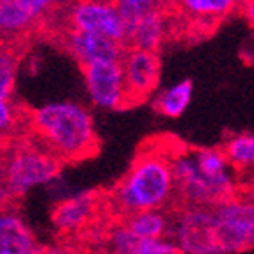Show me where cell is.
Masks as SVG:
<instances>
[{"instance_id":"12","label":"cell","mask_w":254,"mask_h":254,"mask_svg":"<svg viewBox=\"0 0 254 254\" xmlns=\"http://www.w3.org/2000/svg\"><path fill=\"white\" fill-rule=\"evenodd\" d=\"M96 208V194L94 192H82V194L66 197L52 213L54 228L59 233H73L84 228L91 220Z\"/></svg>"},{"instance_id":"15","label":"cell","mask_w":254,"mask_h":254,"mask_svg":"<svg viewBox=\"0 0 254 254\" xmlns=\"http://www.w3.org/2000/svg\"><path fill=\"white\" fill-rule=\"evenodd\" d=\"M167 34V16L164 5L153 9L135 25L128 34V48H137L144 52H155L162 47Z\"/></svg>"},{"instance_id":"16","label":"cell","mask_w":254,"mask_h":254,"mask_svg":"<svg viewBox=\"0 0 254 254\" xmlns=\"http://www.w3.org/2000/svg\"><path fill=\"white\" fill-rule=\"evenodd\" d=\"M192 93H194V85H192V80L187 78L162 91L155 98L153 105L158 114L165 118H180L190 105Z\"/></svg>"},{"instance_id":"25","label":"cell","mask_w":254,"mask_h":254,"mask_svg":"<svg viewBox=\"0 0 254 254\" xmlns=\"http://www.w3.org/2000/svg\"><path fill=\"white\" fill-rule=\"evenodd\" d=\"M249 194H251V201H254V171L251 173V180L249 182Z\"/></svg>"},{"instance_id":"10","label":"cell","mask_w":254,"mask_h":254,"mask_svg":"<svg viewBox=\"0 0 254 254\" xmlns=\"http://www.w3.org/2000/svg\"><path fill=\"white\" fill-rule=\"evenodd\" d=\"M66 50L76 59L82 68L105 63H121L127 54V45L109 39L105 36L69 29L64 38Z\"/></svg>"},{"instance_id":"23","label":"cell","mask_w":254,"mask_h":254,"mask_svg":"<svg viewBox=\"0 0 254 254\" xmlns=\"http://www.w3.org/2000/svg\"><path fill=\"white\" fill-rule=\"evenodd\" d=\"M240 11H242V14H244V18L247 20V23H249V27L254 30V0L240 4Z\"/></svg>"},{"instance_id":"7","label":"cell","mask_w":254,"mask_h":254,"mask_svg":"<svg viewBox=\"0 0 254 254\" xmlns=\"http://www.w3.org/2000/svg\"><path fill=\"white\" fill-rule=\"evenodd\" d=\"M68 18L73 30L105 36L128 47L127 27L116 7V2H76L69 7Z\"/></svg>"},{"instance_id":"17","label":"cell","mask_w":254,"mask_h":254,"mask_svg":"<svg viewBox=\"0 0 254 254\" xmlns=\"http://www.w3.org/2000/svg\"><path fill=\"white\" fill-rule=\"evenodd\" d=\"M125 224L133 235L140 238H151V240L165 238V235H169L173 229V226L169 224V219L160 210L135 213V215L128 217Z\"/></svg>"},{"instance_id":"2","label":"cell","mask_w":254,"mask_h":254,"mask_svg":"<svg viewBox=\"0 0 254 254\" xmlns=\"http://www.w3.org/2000/svg\"><path fill=\"white\" fill-rule=\"evenodd\" d=\"M176 192L173 162L165 153L140 151L112 192V203L127 217L160 210Z\"/></svg>"},{"instance_id":"9","label":"cell","mask_w":254,"mask_h":254,"mask_svg":"<svg viewBox=\"0 0 254 254\" xmlns=\"http://www.w3.org/2000/svg\"><path fill=\"white\" fill-rule=\"evenodd\" d=\"M127 84L128 105H137L157 89L160 80V59L155 52L128 48L121 61Z\"/></svg>"},{"instance_id":"11","label":"cell","mask_w":254,"mask_h":254,"mask_svg":"<svg viewBox=\"0 0 254 254\" xmlns=\"http://www.w3.org/2000/svg\"><path fill=\"white\" fill-rule=\"evenodd\" d=\"M54 7L50 0H2L0 29L7 36H16L38 23Z\"/></svg>"},{"instance_id":"19","label":"cell","mask_w":254,"mask_h":254,"mask_svg":"<svg viewBox=\"0 0 254 254\" xmlns=\"http://www.w3.org/2000/svg\"><path fill=\"white\" fill-rule=\"evenodd\" d=\"M178 5L190 18L204 21H215L219 18H224L238 7L235 0H183Z\"/></svg>"},{"instance_id":"18","label":"cell","mask_w":254,"mask_h":254,"mask_svg":"<svg viewBox=\"0 0 254 254\" xmlns=\"http://www.w3.org/2000/svg\"><path fill=\"white\" fill-rule=\"evenodd\" d=\"M224 155L235 171H254V133H238L226 140Z\"/></svg>"},{"instance_id":"6","label":"cell","mask_w":254,"mask_h":254,"mask_svg":"<svg viewBox=\"0 0 254 254\" xmlns=\"http://www.w3.org/2000/svg\"><path fill=\"white\" fill-rule=\"evenodd\" d=\"M171 235L182 254H222L215 235L213 206L183 208Z\"/></svg>"},{"instance_id":"3","label":"cell","mask_w":254,"mask_h":254,"mask_svg":"<svg viewBox=\"0 0 254 254\" xmlns=\"http://www.w3.org/2000/svg\"><path fill=\"white\" fill-rule=\"evenodd\" d=\"M61 164L41 144L14 146L2 169V197L20 199L36 187L50 183L59 176Z\"/></svg>"},{"instance_id":"21","label":"cell","mask_w":254,"mask_h":254,"mask_svg":"<svg viewBox=\"0 0 254 254\" xmlns=\"http://www.w3.org/2000/svg\"><path fill=\"white\" fill-rule=\"evenodd\" d=\"M16 78V59L13 52L2 50L0 54V102H9Z\"/></svg>"},{"instance_id":"13","label":"cell","mask_w":254,"mask_h":254,"mask_svg":"<svg viewBox=\"0 0 254 254\" xmlns=\"http://www.w3.org/2000/svg\"><path fill=\"white\" fill-rule=\"evenodd\" d=\"M109 254H182L169 238H140L128 226H116L109 235Z\"/></svg>"},{"instance_id":"24","label":"cell","mask_w":254,"mask_h":254,"mask_svg":"<svg viewBox=\"0 0 254 254\" xmlns=\"http://www.w3.org/2000/svg\"><path fill=\"white\" fill-rule=\"evenodd\" d=\"M38 254H71L68 249H63V247H41Z\"/></svg>"},{"instance_id":"22","label":"cell","mask_w":254,"mask_h":254,"mask_svg":"<svg viewBox=\"0 0 254 254\" xmlns=\"http://www.w3.org/2000/svg\"><path fill=\"white\" fill-rule=\"evenodd\" d=\"M14 125V110L9 102H0V128L2 131H7Z\"/></svg>"},{"instance_id":"8","label":"cell","mask_w":254,"mask_h":254,"mask_svg":"<svg viewBox=\"0 0 254 254\" xmlns=\"http://www.w3.org/2000/svg\"><path fill=\"white\" fill-rule=\"evenodd\" d=\"M89 100L98 109L118 110L128 107L127 84L121 63L94 64L82 68Z\"/></svg>"},{"instance_id":"4","label":"cell","mask_w":254,"mask_h":254,"mask_svg":"<svg viewBox=\"0 0 254 254\" xmlns=\"http://www.w3.org/2000/svg\"><path fill=\"white\" fill-rule=\"evenodd\" d=\"M176 194L189 206H217L235 199L238 178H213L201 169L194 149H182L171 157Z\"/></svg>"},{"instance_id":"20","label":"cell","mask_w":254,"mask_h":254,"mask_svg":"<svg viewBox=\"0 0 254 254\" xmlns=\"http://www.w3.org/2000/svg\"><path fill=\"white\" fill-rule=\"evenodd\" d=\"M160 2H153V0H119L116 2L119 14L123 18L125 27H127V34H130L131 30L135 29L142 18L148 13H151L153 9L160 7Z\"/></svg>"},{"instance_id":"1","label":"cell","mask_w":254,"mask_h":254,"mask_svg":"<svg viewBox=\"0 0 254 254\" xmlns=\"http://www.w3.org/2000/svg\"><path fill=\"white\" fill-rule=\"evenodd\" d=\"M39 144L61 162H80L98 151L94 119L76 102H52L30 112Z\"/></svg>"},{"instance_id":"14","label":"cell","mask_w":254,"mask_h":254,"mask_svg":"<svg viewBox=\"0 0 254 254\" xmlns=\"http://www.w3.org/2000/svg\"><path fill=\"white\" fill-rule=\"evenodd\" d=\"M39 249L25 220L14 212H4L0 219V254H38Z\"/></svg>"},{"instance_id":"5","label":"cell","mask_w":254,"mask_h":254,"mask_svg":"<svg viewBox=\"0 0 254 254\" xmlns=\"http://www.w3.org/2000/svg\"><path fill=\"white\" fill-rule=\"evenodd\" d=\"M220 253L231 254L254 247V201L229 199L213 206Z\"/></svg>"}]
</instances>
